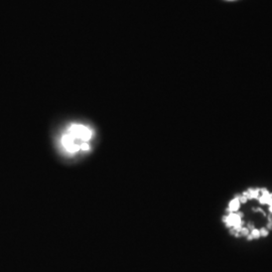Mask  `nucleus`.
I'll use <instances>...</instances> for the list:
<instances>
[{
    "label": "nucleus",
    "instance_id": "obj_1",
    "mask_svg": "<svg viewBox=\"0 0 272 272\" xmlns=\"http://www.w3.org/2000/svg\"><path fill=\"white\" fill-rule=\"evenodd\" d=\"M67 133L70 134L76 140L82 141V142H88L93 136L92 129L83 124H72L69 127Z\"/></svg>",
    "mask_w": 272,
    "mask_h": 272
},
{
    "label": "nucleus",
    "instance_id": "obj_2",
    "mask_svg": "<svg viewBox=\"0 0 272 272\" xmlns=\"http://www.w3.org/2000/svg\"><path fill=\"white\" fill-rule=\"evenodd\" d=\"M223 221L227 224L228 227H233L237 232H239L242 228V221L241 218L237 214H230L228 217L223 218Z\"/></svg>",
    "mask_w": 272,
    "mask_h": 272
},
{
    "label": "nucleus",
    "instance_id": "obj_3",
    "mask_svg": "<svg viewBox=\"0 0 272 272\" xmlns=\"http://www.w3.org/2000/svg\"><path fill=\"white\" fill-rule=\"evenodd\" d=\"M258 193H259V190L258 189H249L247 191H245L243 196L246 198L247 200H250V199H254V198H258Z\"/></svg>",
    "mask_w": 272,
    "mask_h": 272
},
{
    "label": "nucleus",
    "instance_id": "obj_4",
    "mask_svg": "<svg viewBox=\"0 0 272 272\" xmlns=\"http://www.w3.org/2000/svg\"><path fill=\"white\" fill-rule=\"evenodd\" d=\"M240 208V201H239V199H237V198H235L234 200H232L230 201L229 204V209H228L227 211L228 212H236L238 211V209Z\"/></svg>",
    "mask_w": 272,
    "mask_h": 272
},
{
    "label": "nucleus",
    "instance_id": "obj_5",
    "mask_svg": "<svg viewBox=\"0 0 272 272\" xmlns=\"http://www.w3.org/2000/svg\"><path fill=\"white\" fill-rule=\"evenodd\" d=\"M249 230L247 228H241V230L238 232V236H248Z\"/></svg>",
    "mask_w": 272,
    "mask_h": 272
},
{
    "label": "nucleus",
    "instance_id": "obj_6",
    "mask_svg": "<svg viewBox=\"0 0 272 272\" xmlns=\"http://www.w3.org/2000/svg\"><path fill=\"white\" fill-rule=\"evenodd\" d=\"M251 236H252V238H254V239H258V238L260 237V232H259V230L253 229V230H252V232H251Z\"/></svg>",
    "mask_w": 272,
    "mask_h": 272
},
{
    "label": "nucleus",
    "instance_id": "obj_7",
    "mask_svg": "<svg viewBox=\"0 0 272 272\" xmlns=\"http://www.w3.org/2000/svg\"><path fill=\"white\" fill-rule=\"evenodd\" d=\"M259 232H260V236L266 237L268 235V231H267V229H265V228H262L261 230H259Z\"/></svg>",
    "mask_w": 272,
    "mask_h": 272
},
{
    "label": "nucleus",
    "instance_id": "obj_8",
    "mask_svg": "<svg viewBox=\"0 0 272 272\" xmlns=\"http://www.w3.org/2000/svg\"><path fill=\"white\" fill-rule=\"evenodd\" d=\"M246 201H247V199L244 196H240L239 197V201H240V203L244 204V203H246Z\"/></svg>",
    "mask_w": 272,
    "mask_h": 272
},
{
    "label": "nucleus",
    "instance_id": "obj_9",
    "mask_svg": "<svg viewBox=\"0 0 272 272\" xmlns=\"http://www.w3.org/2000/svg\"><path fill=\"white\" fill-rule=\"evenodd\" d=\"M269 206H272V194H270V197H269V200H268V203H267Z\"/></svg>",
    "mask_w": 272,
    "mask_h": 272
},
{
    "label": "nucleus",
    "instance_id": "obj_10",
    "mask_svg": "<svg viewBox=\"0 0 272 272\" xmlns=\"http://www.w3.org/2000/svg\"><path fill=\"white\" fill-rule=\"evenodd\" d=\"M267 229L272 230V222H269V221H268V224H267Z\"/></svg>",
    "mask_w": 272,
    "mask_h": 272
},
{
    "label": "nucleus",
    "instance_id": "obj_11",
    "mask_svg": "<svg viewBox=\"0 0 272 272\" xmlns=\"http://www.w3.org/2000/svg\"><path fill=\"white\" fill-rule=\"evenodd\" d=\"M247 229H248V230H251V231H252V230L254 229V228H253V225H252V224H248V228H247Z\"/></svg>",
    "mask_w": 272,
    "mask_h": 272
},
{
    "label": "nucleus",
    "instance_id": "obj_12",
    "mask_svg": "<svg viewBox=\"0 0 272 272\" xmlns=\"http://www.w3.org/2000/svg\"><path fill=\"white\" fill-rule=\"evenodd\" d=\"M268 220H269V222H272V213H270V215L268 216Z\"/></svg>",
    "mask_w": 272,
    "mask_h": 272
},
{
    "label": "nucleus",
    "instance_id": "obj_13",
    "mask_svg": "<svg viewBox=\"0 0 272 272\" xmlns=\"http://www.w3.org/2000/svg\"><path fill=\"white\" fill-rule=\"evenodd\" d=\"M237 215H238V216H239L240 218H242V217H243V214H242V213H240V212H238V213H237Z\"/></svg>",
    "mask_w": 272,
    "mask_h": 272
},
{
    "label": "nucleus",
    "instance_id": "obj_14",
    "mask_svg": "<svg viewBox=\"0 0 272 272\" xmlns=\"http://www.w3.org/2000/svg\"><path fill=\"white\" fill-rule=\"evenodd\" d=\"M269 211H270V213H272V206H270V208H269Z\"/></svg>",
    "mask_w": 272,
    "mask_h": 272
}]
</instances>
